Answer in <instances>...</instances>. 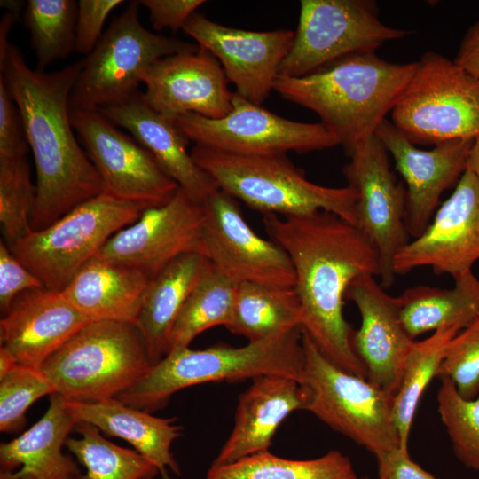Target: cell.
Returning <instances> with one entry per match:
<instances>
[{"label": "cell", "mask_w": 479, "mask_h": 479, "mask_svg": "<svg viewBox=\"0 0 479 479\" xmlns=\"http://www.w3.org/2000/svg\"><path fill=\"white\" fill-rule=\"evenodd\" d=\"M304 349L302 328L242 347L216 344L203 349L172 350L153 365L133 387L116 398L152 412L164 407L171 396L185 388L216 381H240L280 374L302 381Z\"/></svg>", "instance_id": "cell-4"}, {"label": "cell", "mask_w": 479, "mask_h": 479, "mask_svg": "<svg viewBox=\"0 0 479 479\" xmlns=\"http://www.w3.org/2000/svg\"><path fill=\"white\" fill-rule=\"evenodd\" d=\"M182 30L216 58L239 95L257 105L273 90L279 67L291 49L294 34L287 29L234 28L198 12Z\"/></svg>", "instance_id": "cell-18"}, {"label": "cell", "mask_w": 479, "mask_h": 479, "mask_svg": "<svg viewBox=\"0 0 479 479\" xmlns=\"http://www.w3.org/2000/svg\"><path fill=\"white\" fill-rule=\"evenodd\" d=\"M208 263L203 255L186 254L149 279L135 325L153 365L169 353L173 326Z\"/></svg>", "instance_id": "cell-28"}, {"label": "cell", "mask_w": 479, "mask_h": 479, "mask_svg": "<svg viewBox=\"0 0 479 479\" xmlns=\"http://www.w3.org/2000/svg\"><path fill=\"white\" fill-rule=\"evenodd\" d=\"M91 322L62 291H26L0 320V342L18 365L41 369L44 362Z\"/></svg>", "instance_id": "cell-22"}, {"label": "cell", "mask_w": 479, "mask_h": 479, "mask_svg": "<svg viewBox=\"0 0 479 479\" xmlns=\"http://www.w3.org/2000/svg\"><path fill=\"white\" fill-rule=\"evenodd\" d=\"M18 365L12 356L3 347H0V377Z\"/></svg>", "instance_id": "cell-47"}, {"label": "cell", "mask_w": 479, "mask_h": 479, "mask_svg": "<svg viewBox=\"0 0 479 479\" xmlns=\"http://www.w3.org/2000/svg\"><path fill=\"white\" fill-rule=\"evenodd\" d=\"M45 287L43 282L0 240V310L4 315L20 294Z\"/></svg>", "instance_id": "cell-42"}, {"label": "cell", "mask_w": 479, "mask_h": 479, "mask_svg": "<svg viewBox=\"0 0 479 479\" xmlns=\"http://www.w3.org/2000/svg\"><path fill=\"white\" fill-rule=\"evenodd\" d=\"M454 280L452 289L420 285L398 296L402 323L413 340L443 327L460 332L479 318V279L471 271Z\"/></svg>", "instance_id": "cell-29"}, {"label": "cell", "mask_w": 479, "mask_h": 479, "mask_svg": "<svg viewBox=\"0 0 479 479\" xmlns=\"http://www.w3.org/2000/svg\"><path fill=\"white\" fill-rule=\"evenodd\" d=\"M28 147L20 110L0 75V159L26 157Z\"/></svg>", "instance_id": "cell-40"}, {"label": "cell", "mask_w": 479, "mask_h": 479, "mask_svg": "<svg viewBox=\"0 0 479 479\" xmlns=\"http://www.w3.org/2000/svg\"><path fill=\"white\" fill-rule=\"evenodd\" d=\"M141 81L145 101L173 121L187 113L218 119L232 108L233 92L221 64L200 46L160 59L143 73Z\"/></svg>", "instance_id": "cell-20"}, {"label": "cell", "mask_w": 479, "mask_h": 479, "mask_svg": "<svg viewBox=\"0 0 479 479\" xmlns=\"http://www.w3.org/2000/svg\"><path fill=\"white\" fill-rule=\"evenodd\" d=\"M266 232L288 255L302 310V329L335 366L366 379L343 316L346 292L360 275L380 277L379 254L354 224L329 212L297 216L267 215Z\"/></svg>", "instance_id": "cell-1"}, {"label": "cell", "mask_w": 479, "mask_h": 479, "mask_svg": "<svg viewBox=\"0 0 479 479\" xmlns=\"http://www.w3.org/2000/svg\"><path fill=\"white\" fill-rule=\"evenodd\" d=\"M78 437H68L66 447L85 467L86 479H144L159 472L135 450L106 439L95 427L77 421Z\"/></svg>", "instance_id": "cell-34"}, {"label": "cell", "mask_w": 479, "mask_h": 479, "mask_svg": "<svg viewBox=\"0 0 479 479\" xmlns=\"http://www.w3.org/2000/svg\"><path fill=\"white\" fill-rule=\"evenodd\" d=\"M459 331L443 327L428 338L414 342L405 360L402 381L393 397V420L400 445L408 449L410 432L420 400L443 362L451 340Z\"/></svg>", "instance_id": "cell-33"}, {"label": "cell", "mask_w": 479, "mask_h": 479, "mask_svg": "<svg viewBox=\"0 0 479 479\" xmlns=\"http://www.w3.org/2000/svg\"><path fill=\"white\" fill-rule=\"evenodd\" d=\"M65 404L77 421L128 442L154 465L162 479H171L169 472L180 475V467L170 450L183 431L176 424V418L154 416L116 397L93 403L65 401Z\"/></svg>", "instance_id": "cell-26"}, {"label": "cell", "mask_w": 479, "mask_h": 479, "mask_svg": "<svg viewBox=\"0 0 479 479\" xmlns=\"http://www.w3.org/2000/svg\"><path fill=\"white\" fill-rule=\"evenodd\" d=\"M152 365L135 324L102 320L80 329L41 370L64 401L93 403L117 397Z\"/></svg>", "instance_id": "cell-6"}, {"label": "cell", "mask_w": 479, "mask_h": 479, "mask_svg": "<svg viewBox=\"0 0 479 479\" xmlns=\"http://www.w3.org/2000/svg\"><path fill=\"white\" fill-rule=\"evenodd\" d=\"M374 135L406 183L405 223L410 236L416 238L428 226L443 192L456 185L467 170L474 139H452L421 150L387 119Z\"/></svg>", "instance_id": "cell-19"}, {"label": "cell", "mask_w": 479, "mask_h": 479, "mask_svg": "<svg viewBox=\"0 0 479 479\" xmlns=\"http://www.w3.org/2000/svg\"><path fill=\"white\" fill-rule=\"evenodd\" d=\"M24 5H26V4L21 1H1V6L5 7L8 10L7 12L15 15L16 17L19 15Z\"/></svg>", "instance_id": "cell-48"}, {"label": "cell", "mask_w": 479, "mask_h": 479, "mask_svg": "<svg viewBox=\"0 0 479 479\" xmlns=\"http://www.w3.org/2000/svg\"><path fill=\"white\" fill-rule=\"evenodd\" d=\"M82 61L55 72L31 68L20 49L0 47L1 75L14 99L32 150L35 200L30 229L42 230L104 192L100 177L75 137L69 98Z\"/></svg>", "instance_id": "cell-2"}, {"label": "cell", "mask_w": 479, "mask_h": 479, "mask_svg": "<svg viewBox=\"0 0 479 479\" xmlns=\"http://www.w3.org/2000/svg\"><path fill=\"white\" fill-rule=\"evenodd\" d=\"M76 423L65 401L51 395L49 407L37 422L0 444V479H86L62 451Z\"/></svg>", "instance_id": "cell-25"}, {"label": "cell", "mask_w": 479, "mask_h": 479, "mask_svg": "<svg viewBox=\"0 0 479 479\" xmlns=\"http://www.w3.org/2000/svg\"><path fill=\"white\" fill-rule=\"evenodd\" d=\"M140 5L149 12L153 27L161 31L166 28L177 31L185 24L196 10L206 1L203 0H140Z\"/></svg>", "instance_id": "cell-43"}, {"label": "cell", "mask_w": 479, "mask_h": 479, "mask_svg": "<svg viewBox=\"0 0 479 479\" xmlns=\"http://www.w3.org/2000/svg\"><path fill=\"white\" fill-rule=\"evenodd\" d=\"M55 389L41 369L16 365L0 377V431L20 432L26 412L38 399Z\"/></svg>", "instance_id": "cell-38"}, {"label": "cell", "mask_w": 479, "mask_h": 479, "mask_svg": "<svg viewBox=\"0 0 479 479\" xmlns=\"http://www.w3.org/2000/svg\"><path fill=\"white\" fill-rule=\"evenodd\" d=\"M309 402V389L294 378L267 374L254 379L239 397L234 426L212 465L269 451L281 423L292 412L306 411Z\"/></svg>", "instance_id": "cell-23"}, {"label": "cell", "mask_w": 479, "mask_h": 479, "mask_svg": "<svg viewBox=\"0 0 479 479\" xmlns=\"http://www.w3.org/2000/svg\"><path fill=\"white\" fill-rule=\"evenodd\" d=\"M360 479H369V477L364 476V477H362V478H360Z\"/></svg>", "instance_id": "cell-50"}, {"label": "cell", "mask_w": 479, "mask_h": 479, "mask_svg": "<svg viewBox=\"0 0 479 479\" xmlns=\"http://www.w3.org/2000/svg\"><path fill=\"white\" fill-rule=\"evenodd\" d=\"M410 31L382 23L373 0H302L291 49L279 75L301 77L349 55L376 52Z\"/></svg>", "instance_id": "cell-11"}, {"label": "cell", "mask_w": 479, "mask_h": 479, "mask_svg": "<svg viewBox=\"0 0 479 479\" xmlns=\"http://www.w3.org/2000/svg\"><path fill=\"white\" fill-rule=\"evenodd\" d=\"M177 128L195 145L244 155L307 153L340 145L321 122H301L279 116L233 92L225 116L208 118L187 113L177 117Z\"/></svg>", "instance_id": "cell-12"}, {"label": "cell", "mask_w": 479, "mask_h": 479, "mask_svg": "<svg viewBox=\"0 0 479 479\" xmlns=\"http://www.w3.org/2000/svg\"><path fill=\"white\" fill-rule=\"evenodd\" d=\"M78 2L74 0H28L24 23L30 34L37 67L66 59L75 51Z\"/></svg>", "instance_id": "cell-35"}, {"label": "cell", "mask_w": 479, "mask_h": 479, "mask_svg": "<svg viewBox=\"0 0 479 479\" xmlns=\"http://www.w3.org/2000/svg\"><path fill=\"white\" fill-rule=\"evenodd\" d=\"M70 117L105 193L155 207L169 201L179 188L145 147L98 110L70 107Z\"/></svg>", "instance_id": "cell-14"}, {"label": "cell", "mask_w": 479, "mask_h": 479, "mask_svg": "<svg viewBox=\"0 0 479 479\" xmlns=\"http://www.w3.org/2000/svg\"><path fill=\"white\" fill-rule=\"evenodd\" d=\"M149 208L102 192L49 226L30 229L9 247L46 288L62 291L113 235Z\"/></svg>", "instance_id": "cell-7"}, {"label": "cell", "mask_w": 479, "mask_h": 479, "mask_svg": "<svg viewBox=\"0 0 479 479\" xmlns=\"http://www.w3.org/2000/svg\"><path fill=\"white\" fill-rule=\"evenodd\" d=\"M302 310L294 287L240 283L227 329L258 342L302 328Z\"/></svg>", "instance_id": "cell-30"}, {"label": "cell", "mask_w": 479, "mask_h": 479, "mask_svg": "<svg viewBox=\"0 0 479 479\" xmlns=\"http://www.w3.org/2000/svg\"><path fill=\"white\" fill-rule=\"evenodd\" d=\"M467 169L473 172L479 179V136L474 139L469 150Z\"/></svg>", "instance_id": "cell-46"}, {"label": "cell", "mask_w": 479, "mask_h": 479, "mask_svg": "<svg viewBox=\"0 0 479 479\" xmlns=\"http://www.w3.org/2000/svg\"><path fill=\"white\" fill-rule=\"evenodd\" d=\"M139 5L130 1L82 61L69 98L71 108L99 110L122 104L138 92L143 73L154 62L198 49L146 29L139 19Z\"/></svg>", "instance_id": "cell-8"}, {"label": "cell", "mask_w": 479, "mask_h": 479, "mask_svg": "<svg viewBox=\"0 0 479 479\" xmlns=\"http://www.w3.org/2000/svg\"><path fill=\"white\" fill-rule=\"evenodd\" d=\"M436 377L450 378L467 399L479 396V318L451 340Z\"/></svg>", "instance_id": "cell-39"}, {"label": "cell", "mask_w": 479, "mask_h": 479, "mask_svg": "<svg viewBox=\"0 0 479 479\" xmlns=\"http://www.w3.org/2000/svg\"><path fill=\"white\" fill-rule=\"evenodd\" d=\"M122 3V0L78 1L75 51L89 55L103 35L108 15Z\"/></svg>", "instance_id": "cell-41"}, {"label": "cell", "mask_w": 479, "mask_h": 479, "mask_svg": "<svg viewBox=\"0 0 479 479\" xmlns=\"http://www.w3.org/2000/svg\"><path fill=\"white\" fill-rule=\"evenodd\" d=\"M116 126L130 131L163 171L192 199L203 202L216 190V181L186 149L189 139L173 120L152 108L138 91L128 101L98 110Z\"/></svg>", "instance_id": "cell-24"}, {"label": "cell", "mask_w": 479, "mask_h": 479, "mask_svg": "<svg viewBox=\"0 0 479 479\" xmlns=\"http://www.w3.org/2000/svg\"><path fill=\"white\" fill-rule=\"evenodd\" d=\"M416 66V61L389 62L376 52L356 53L304 76L279 75L273 90L316 113L348 156L374 135L404 92Z\"/></svg>", "instance_id": "cell-3"}, {"label": "cell", "mask_w": 479, "mask_h": 479, "mask_svg": "<svg viewBox=\"0 0 479 479\" xmlns=\"http://www.w3.org/2000/svg\"><path fill=\"white\" fill-rule=\"evenodd\" d=\"M191 154L219 189L264 216L326 211L357 226L355 190L310 181L286 154H236L200 145L192 147Z\"/></svg>", "instance_id": "cell-5"}, {"label": "cell", "mask_w": 479, "mask_h": 479, "mask_svg": "<svg viewBox=\"0 0 479 479\" xmlns=\"http://www.w3.org/2000/svg\"><path fill=\"white\" fill-rule=\"evenodd\" d=\"M35 200L27 158L0 159V224L8 246L29 232Z\"/></svg>", "instance_id": "cell-37"}, {"label": "cell", "mask_w": 479, "mask_h": 479, "mask_svg": "<svg viewBox=\"0 0 479 479\" xmlns=\"http://www.w3.org/2000/svg\"><path fill=\"white\" fill-rule=\"evenodd\" d=\"M206 479H357L349 457L337 450L312 459H289L270 451L213 466Z\"/></svg>", "instance_id": "cell-32"}, {"label": "cell", "mask_w": 479, "mask_h": 479, "mask_svg": "<svg viewBox=\"0 0 479 479\" xmlns=\"http://www.w3.org/2000/svg\"><path fill=\"white\" fill-rule=\"evenodd\" d=\"M348 156L343 175L357 193V227L376 248L380 284L388 288L395 281L394 259L411 240L405 223L406 190L397 181L389 153L375 135Z\"/></svg>", "instance_id": "cell-13"}, {"label": "cell", "mask_w": 479, "mask_h": 479, "mask_svg": "<svg viewBox=\"0 0 479 479\" xmlns=\"http://www.w3.org/2000/svg\"><path fill=\"white\" fill-rule=\"evenodd\" d=\"M202 203L205 255L214 266L238 284L294 286V271L287 252L255 232L236 199L217 189Z\"/></svg>", "instance_id": "cell-16"}, {"label": "cell", "mask_w": 479, "mask_h": 479, "mask_svg": "<svg viewBox=\"0 0 479 479\" xmlns=\"http://www.w3.org/2000/svg\"><path fill=\"white\" fill-rule=\"evenodd\" d=\"M203 203L178 188L166 203L145 209L113 235L95 257L141 271L149 279L177 257L205 255Z\"/></svg>", "instance_id": "cell-15"}, {"label": "cell", "mask_w": 479, "mask_h": 479, "mask_svg": "<svg viewBox=\"0 0 479 479\" xmlns=\"http://www.w3.org/2000/svg\"><path fill=\"white\" fill-rule=\"evenodd\" d=\"M239 284L208 260L173 326L169 352L189 347L208 328L230 324Z\"/></svg>", "instance_id": "cell-31"}, {"label": "cell", "mask_w": 479, "mask_h": 479, "mask_svg": "<svg viewBox=\"0 0 479 479\" xmlns=\"http://www.w3.org/2000/svg\"><path fill=\"white\" fill-rule=\"evenodd\" d=\"M306 411L377 459L400 445L393 420V396L367 379L331 363L302 329Z\"/></svg>", "instance_id": "cell-10"}, {"label": "cell", "mask_w": 479, "mask_h": 479, "mask_svg": "<svg viewBox=\"0 0 479 479\" xmlns=\"http://www.w3.org/2000/svg\"><path fill=\"white\" fill-rule=\"evenodd\" d=\"M148 281L139 270L94 257L62 292L90 321L135 324Z\"/></svg>", "instance_id": "cell-27"}, {"label": "cell", "mask_w": 479, "mask_h": 479, "mask_svg": "<svg viewBox=\"0 0 479 479\" xmlns=\"http://www.w3.org/2000/svg\"><path fill=\"white\" fill-rule=\"evenodd\" d=\"M391 111L392 123L414 145L479 136V77L427 51Z\"/></svg>", "instance_id": "cell-9"}, {"label": "cell", "mask_w": 479, "mask_h": 479, "mask_svg": "<svg viewBox=\"0 0 479 479\" xmlns=\"http://www.w3.org/2000/svg\"><path fill=\"white\" fill-rule=\"evenodd\" d=\"M440 380L437 410L454 454L466 467L479 471V396L467 399L450 378Z\"/></svg>", "instance_id": "cell-36"}, {"label": "cell", "mask_w": 479, "mask_h": 479, "mask_svg": "<svg viewBox=\"0 0 479 479\" xmlns=\"http://www.w3.org/2000/svg\"><path fill=\"white\" fill-rule=\"evenodd\" d=\"M376 459L379 479H436L415 463L405 448L398 447Z\"/></svg>", "instance_id": "cell-44"}, {"label": "cell", "mask_w": 479, "mask_h": 479, "mask_svg": "<svg viewBox=\"0 0 479 479\" xmlns=\"http://www.w3.org/2000/svg\"><path fill=\"white\" fill-rule=\"evenodd\" d=\"M345 299L353 302L360 314L352 345L366 379L394 397L415 342L402 323L398 296L387 294L374 276L363 274L351 282Z\"/></svg>", "instance_id": "cell-21"}, {"label": "cell", "mask_w": 479, "mask_h": 479, "mask_svg": "<svg viewBox=\"0 0 479 479\" xmlns=\"http://www.w3.org/2000/svg\"><path fill=\"white\" fill-rule=\"evenodd\" d=\"M144 479H155L154 476H151V477H146V478H144Z\"/></svg>", "instance_id": "cell-49"}, {"label": "cell", "mask_w": 479, "mask_h": 479, "mask_svg": "<svg viewBox=\"0 0 479 479\" xmlns=\"http://www.w3.org/2000/svg\"><path fill=\"white\" fill-rule=\"evenodd\" d=\"M453 60L473 75L479 77V19L466 32Z\"/></svg>", "instance_id": "cell-45"}, {"label": "cell", "mask_w": 479, "mask_h": 479, "mask_svg": "<svg viewBox=\"0 0 479 479\" xmlns=\"http://www.w3.org/2000/svg\"><path fill=\"white\" fill-rule=\"evenodd\" d=\"M479 261V179L466 170L453 192L435 212L428 226L396 255L395 275L430 267L453 279Z\"/></svg>", "instance_id": "cell-17"}]
</instances>
